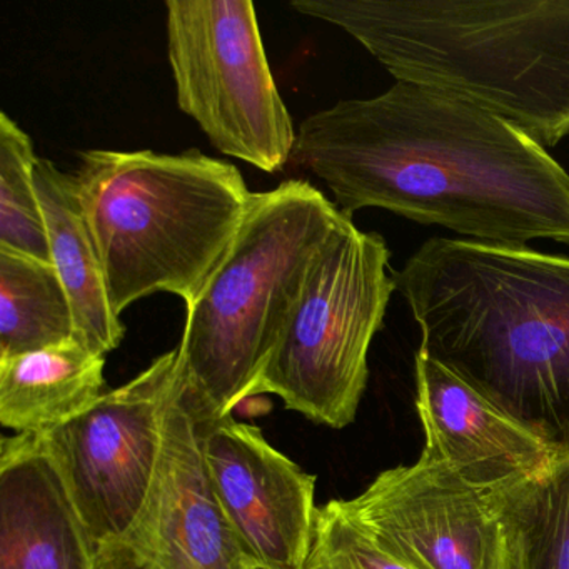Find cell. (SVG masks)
<instances>
[{
    "label": "cell",
    "mask_w": 569,
    "mask_h": 569,
    "mask_svg": "<svg viewBox=\"0 0 569 569\" xmlns=\"http://www.w3.org/2000/svg\"><path fill=\"white\" fill-rule=\"evenodd\" d=\"M178 104L229 158L274 174L298 132L269 68L251 0H168Z\"/></svg>",
    "instance_id": "obj_7"
},
{
    "label": "cell",
    "mask_w": 569,
    "mask_h": 569,
    "mask_svg": "<svg viewBox=\"0 0 569 569\" xmlns=\"http://www.w3.org/2000/svg\"><path fill=\"white\" fill-rule=\"evenodd\" d=\"M342 216L301 179L254 192L228 254L186 309L178 388L199 421L229 418L251 398L309 266Z\"/></svg>",
    "instance_id": "obj_5"
},
{
    "label": "cell",
    "mask_w": 569,
    "mask_h": 569,
    "mask_svg": "<svg viewBox=\"0 0 569 569\" xmlns=\"http://www.w3.org/2000/svg\"><path fill=\"white\" fill-rule=\"evenodd\" d=\"M104 366L79 341L0 359V422L18 435L66 425L101 398Z\"/></svg>",
    "instance_id": "obj_15"
},
{
    "label": "cell",
    "mask_w": 569,
    "mask_h": 569,
    "mask_svg": "<svg viewBox=\"0 0 569 569\" xmlns=\"http://www.w3.org/2000/svg\"><path fill=\"white\" fill-rule=\"evenodd\" d=\"M388 246L349 216L309 266L298 301L252 389L341 429L355 421L368 385V352L396 291Z\"/></svg>",
    "instance_id": "obj_6"
},
{
    "label": "cell",
    "mask_w": 569,
    "mask_h": 569,
    "mask_svg": "<svg viewBox=\"0 0 569 569\" xmlns=\"http://www.w3.org/2000/svg\"><path fill=\"white\" fill-rule=\"evenodd\" d=\"M416 408L425 426L422 461L448 466L469 485L492 491L549 465L541 441L461 378L416 352Z\"/></svg>",
    "instance_id": "obj_12"
},
{
    "label": "cell",
    "mask_w": 569,
    "mask_h": 569,
    "mask_svg": "<svg viewBox=\"0 0 569 569\" xmlns=\"http://www.w3.org/2000/svg\"><path fill=\"white\" fill-rule=\"evenodd\" d=\"M34 182L51 262L74 311L76 338L91 351L109 355L121 345L126 328L109 305L104 272L74 176L66 174L49 159H39Z\"/></svg>",
    "instance_id": "obj_14"
},
{
    "label": "cell",
    "mask_w": 569,
    "mask_h": 569,
    "mask_svg": "<svg viewBox=\"0 0 569 569\" xmlns=\"http://www.w3.org/2000/svg\"><path fill=\"white\" fill-rule=\"evenodd\" d=\"M398 81L465 99L539 144L569 136V0H295Z\"/></svg>",
    "instance_id": "obj_3"
},
{
    "label": "cell",
    "mask_w": 569,
    "mask_h": 569,
    "mask_svg": "<svg viewBox=\"0 0 569 569\" xmlns=\"http://www.w3.org/2000/svg\"><path fill=\"white\" fill-rule=\"evenodd\" d=\"M74 179L118 318L156 292L191 308L254 196L234 164L199 151L91 149Z\"/></svg>",
    "instance_id": "obj_4"
},
{
    "label": "cell",
    "mask_w": 569,
    "mask_h": 569,
    "mask_svg": "<svg viewBox=\"0 0 569 569\" xmlns=\"http://www.w3.org/2000/svg\"><path fill=\"white\" fill-rule=\"evenodd\" d=\"M488 492L505 535L506 569H569V456Z\"/></svg>",
    "instance_id": "obj_16"
},
{
    "label": "cell",
    "mask_w": 569,
    "mask_h": 569,
    "mask_svg": "<svg viewBox=\"0 0 569 569\" xmlns=\"http://www.w3.org/2000/svg\"><path fill=\"white\" fill-rule=\"evenodd\" d=\"M39 158L31 138L0 114V249L51 262L48 229L36 191Z\"/></svg>",
    "instance_id": "obj_18"
},
{
    "label": "cell",
    "mask_w": 569,
    "mask_h": 569,
    "mask_svg": "<svg viewBox=\"0 0 569 569\" xmlns=\"http://www.w3.org/2000/svg\"><path fill=\"white\" fill-rule=\"evenodd\" d=\"M372 541L408 569H506L501 522L488 491L419 459L382 471L342 501Z\"/></svg>",
    "instance_id": "obj_9"
},
{
    "label": "cell",
    "mask_w": 569,
    "mask_h": 569,
    "mask_svg": "<svg viewBox=\"0 0 569 569\" xmlns=\"http://www.w3.org/2000/svg\"><path fill=\"white\" fill-rule=\"evenodd\" d=\"M99 569H252L212 488L202 426L178 379L148 505L124 545Z\"/></svg>",
    "instance_id": "obj_10"
},
{
    "label": "cell",
    "mask_w": 569,
    "mask_h": 569,
    "mask_svg": "<svg viewBox=\"0 0 569 569\" xmlns=\"http://www.w3.org/2000/svg\"><path fill=\"white\" fill-rule=\"evenodd\" d=\"M201 426L212 488L251 568L302 569L318 511L316 476L258 426L232 416Z\"/></svg>",
    "instance_id": "obj_11"
},
{
    "label": "cell",
    "mask_w": 569,
    "mask_h": 569,
    "mask_svg": "<svg viewBox=\"0 0 569 569\" xmlns=\"http://www.w3.org/2000/svg\"><path fill=\"white\" fill-rule=\"evenodd\" d=\"M69 341L74 311L54 266L0 249V359Z\"/></svg>",
    "instance_id": "obj_17"
},
{
    "label": "cell",
    "mask_w": 569,
    "mask_h": 569,
    "mask_svg": "<svg viewBox=\"0 0 569 569\" xmlns=\"http://www.w3.org/2000/svg\"><path fill=\"white\" fill-rule=\"evenodd\" d=\"M176 379L178 348L102 392L88 411L39 435L94 541L99 566L124 545L148 505Z\"/></svg>",
    "instance_id": "obj_8"
},
{
    "label": "cell",
    "mask_w": 569,
    "mask_h": 569,
    "mask_svg": "<svg viewBox=\"0 0 569 569\" xmlns=\"http://www.w3.org/2000/svg\"><path fill=\"white\" fill-rule=\"evenodd\" d=\"M392 276L419 349L569 456V259L432 238Z\"/></svg>",
    "instance_id": "obj_2"
},
{
    "label": "cell",
    "mask_w": 569,
    "mask_h": 569,
    "mask_svg": "<svg viewBox=\"0 0 569 569\" xmlns=\"http://www.w3.org/2000/svg\"><path fill=\"white\" fill-rule=\"evenodd\" d=\"M292 158L351 218L381 208L472 241L569 246V174L545 146L465 99L396 81L306 118Z\"/></svg>",
    "instance_id": "obj_1"
},
{
    "label": "cell",
    "mask_w": 569,
    "mask_h": 569,
    "mask_svg": "<svg viewBox=\"0 0 569 569\" xmlns=\"http://www.w3.org/2000/svg\"><path fill=\"white\" fill-rule=\"evenodd\" d=\"M302 569H408L386 555L348 515L341 499L318 508Z\"/></svg>",
    "instance_id": "obj_19"
},
{
    "label": "cell",
    "mask_w": 569,
    "mask_h": 569,
    "mask_svg": "<svg viewBox=\"0 0 569 569\" xmlns=\"http://www.w3.org/2000/svg\"><path fill=\"white\" fill-rule=\"evenodd\" d=\"M0 569H99L94 541L39 435L0 446Z\"/></svg>",
    "instance_id": "obj_13"
}]
</instances>
